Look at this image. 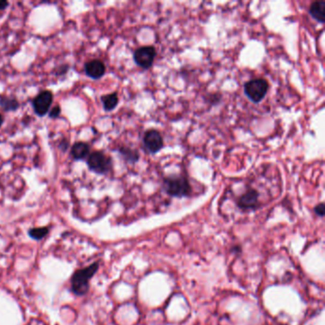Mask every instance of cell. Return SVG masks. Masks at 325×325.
Instances as JSON below:
<instances>
[{"label":"cell","mask_w":325,"mask_h":325,"mask_svg":"<svg viewBox=\"0 0 325 325\" xmlns=\"http://www.w3.org/2000/svg\"><path fill=\"white\" fill-rule=\"evenodd\" d=\"M60 115V108L58 107V106H56V107H54L53 109H52V111L50 112V117L51 118H57L58 116Z\"/></svg>","instance_id":"17"},{"label":"cell","mask_w":325,"mask_h":325,"mask_svg":"<svg viewBox=\"0 0 325 325\" xmlns=\"http://www.w3.org/2000/svg\"><path fill=\"white\" fill-rule=\"evenodd\" d=\"M90 153V147L87 143H75L71 147V154L75 159H84Z\"/></svg>","instance_id":"11"},{"label":"cell","mask_w":325,"mask_h":325,"mask_svg":"<svg viewBox=\"0 0 325 325\" xmlns=\"http://www.w3.org/2000/svg\"><path fill=\"white\" fill-rule=\"evenodd\" d=\"M48 228L42 227V228H33L32 230L29 231V235L34 239H40L44 238L48 233Z\"/></svg>","instance_id":"15"},{"label":"cell","mask_w":325,"mask_h":325,"mask_svg":"<svg viewBox=\"0 0 325 325\" xmlns=\"http://www.w3.org/2000/svg\"><path fill=\"white\" fill-rule=\"evenodd\" d=\"M268 89H269V85L266 80L258 79V80H252L246 82L244 92H245V95L253 102L258 103V102H261L265 97V95L268 92Z\"/></svg>","instance_id":"3"},{"label":"cell","mask_w":325,"mask_h":325,"mask_svg":"<svg viewBox=\"0 0 325 325\" xmlns=\"http://www.w3.org/2000/svg\"><path fill=\"white\" fill-rule=\"evenodd\" d=\"M102 103H103L104 109L106 111H112L114 110L117 105L119 103V97L116 93L110 94V95H104L101 97Z\"/></svg>","instance_id":"12"},{"label":"cell","mask_w":325,"mask_h":325,"mask_svg":"<svg viewBox=\"0 0 325 325\" xmlns=\"http://www.w3.org/2000/svg\"><path fill=\"white\" fill-rule=\"evenodd\" d=\"M310 15L318 22H325V1L314 2L309 9Z\"/></svg>","instance_id":"10"},{"label":"cell","mask_w":325,"mask_h":325,"mask_svg":"<svg viewBox=\"0 0 325 325\" xmlns=\"http://www.w3.org/2000/svg\"><path fill=\"white\" fill-rule=\"evenodd\" d=\"M163 189L172 197H188L190 196L192 188L186 177H167L163 180Z\"/></svg>","instance_id":"2"},{"label":"cell","mask_w":325,"mask_h":325,"mask_svg":"<svg viewBox=\"0 0 325 325\" xmlns=\"http://www.w3.org/2000/svg\"><path fill=\"white\" fill-rule=\"evenodd\" d=\"M157 55L156 49L152 46L138 48L134 54L135 63L143 69H149L153 65L154 59Z\"/></svg>","instance_id":"5"},{"label":"cell","mask_w":325,"mask_h":325,"mask_svg":"<svg viewBox=\"0 0 325 325\" xmlns=\"http://www.w3.org/2000/svg\"><path fill=\"white\" fill-rule=\"evenodd\" d=\"M98 263L88 266L86 268L77 271L71 279V290L73 292L79 296H83L87 293L89 289V281L98 269Z\"/></svg>","instance_id":"1"},{"label":"cell","mask_w":325,"mask_h":325,"mask_svg":"<svg viewBox=\"0 0 325 325\" xmlns=\"http://www.w3.org/2000/svg\"><path fill=\"white\" fill-rule=\"evenodd\" d=\"M315 212H316V214H317V215H319V216H323L325 213L324 204H323V203H319L318 205L315 207Z\"/></svg>","instance_id":"16"},{"label":"cell","mask_w":325,"mask_h":325,"mask_svg":"<svg viewBox=\"0 0 325 325\" xmlns=\"http://www.w3.org/2000/svg\"><path fill=\"white\" fill-rule=\"evenodd\" d=\"M238 205L241 209H255L259 205V193L255 189H249L242 195L238 201Z\"/></svg>","instance_id":"8"},{"label":"cell","mask_w":325,"mask_h":325,"mask_svg":"<svg viewBox=\"0 0 325 325\" xmlns=\"http://www.w3.org/2000/svg\"><path fill=\"white\" fill-rule=\"evenodd\" d=\"M119 151L123 156L125 160L130 163H135L139 159L138 153L135 150L128 148V147H121V148H119Z\"/></svg>","instance_id":"13"},{"label":"cell","mask_w":325,"mask_h":325,"mask_svg":"<svg viewBox=\"0 0 325 325\" xmlns=\"http://www.w3.org/2000/svg\"><path fill=\"white\" fill-rule=\"evenodd\" d=\"M3 120H4V119H3V116L0 114V127H1V125H2V123H3Z\"/></svg>","instance_id":"19"},{"label":"cell","mask_w":325,"mask_h":325,"mask_svg":"<svg viewBox=\"0 0 325 325\" xmlns=\"http://www.w3.org/2000/svg\"><path fill=\"white\" fill-rule=\"evenodd\" d=\"M53 103V94L50 91H43L37 95L32 101L33 110L40 116L43 117L47 114Z\"/></svg>","instance_id":"6"},{"label":"cell","mask_w":325,"mask_h":325,"mask_svg":"<svg viewBox=\"0 0 325 325\" xmlns=\"http://www.w3.org/2000/svg\"><path fill=\"white\" fill-rule=\"evenodd\" d=\"M18 102L16 99H11L7 97H0V108L5 111H14L18 108Z\"/></svg>","instance_id":"14"},{"label":"cell","mask_w":325,"mask_h":325,"mask_svg":"<svg viewBox=\"0 0 325 325\" xmlns=\"http://www.w3.org/2000/svg\"><path fill=\"white\" fill-rule=\"evenodd\" d=\"M143 142L146 149L152 154L158 153L164 146L163 138L157 130H149L148 132H146V134L144 135Z\"/></svg>","instance_id":"7"},{"label":"cell","mask_w":325,"mask_h":325,"mask_svg":"<svg viewBox=\"0 0 325 325\" xmlns=\"http://www.w3.org/2000/svg\"><path fill=\"white\" fill-rule=\"evenodd\" d=\"M105 71H106L105 65L100 60L95 59V60H91L85 64L86 75L94 80H98L101 77H103Z\"/></svg>","instance_id":"9"},{"label":"cell","mask_w":325,"mask_h":325,"mask_svg":"<svg viewBox=\"0 0 325 325\" xmlns=\"http://www.w3.org/2000/svg\"><path fill=\"white\" fill-rule=\"evenodd\" d=\"M88 166L96 174H106L112 168V160L102 152H94L89 156Z\"/></svg>","instance_id":"4"},{"label":"cell","mask_w":325,"mask_h":325,"mask_svg":"<svg viewBox=\"0 0 325 325\" xmlns=\"http://www.w3.org/2000/svg\"><path fill=\"white\" fill-rule=\"evenodd\" d=\"M8 4L7 1H0V10L6 8L8 6Z\"/></svg>","instance_id":"18"}]
</instances>
